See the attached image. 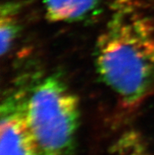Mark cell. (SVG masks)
Wrapping results in <instances>:
<instances>
[{"instance_id":"obj_2","label":"cell","mask_w":154,"mask_h":155,"mask_svg":"<svg viewBox=\"0 0 154 155\" xmlns=\"http://www.w3.org/2000/svg\"><path fill=\"white\" fill-rule=\"evenodd\" d=\"M25 113L40 155H69L80 121L79 101L63 79L51 75L26 94Z\"/></svg>"},{"instance_id":"obj_1","label":"cell","mask_w":154,"mask_h":155,"mask_svg":"<svg viewBox=\"0 0 154 155\" xmlns=\"http://www.w3.org/2000/svg\"><path fill=\"white\" fill-rule=\"evenodd\" d=\"M99 77L127 106L139 103L154 84V28L131 4L113 8L95 47Z\"/></svg>"},{"instance_id":"obj_5","label":"cell","mask_w":154,"mask_h":155,"mask_svg":"<svg viewBox=\"0 0 154 155\" xmlns=\"http://www.w3.org/2000/svg\"><path fill=\"white\" fill-rule=\"evenodd\" d=\"M18 7L13 3L2 5L0 12V52L4 56L10 51L19 33Z\"/></svg>"},{"instance_id":"obj_6","label":"cell","mask_w":154,"mask_h":155,"mask_svg":"<svg viewBox=\"0 0 154 155\" xmlns=\"http://www.w3.org/2000/svg\"><path fill=\"white\" fill-rule=\"evenodd\" d=\"M112 155H149L139 135L127 132L114 144Z\"/></svg>"},{"instance_id":"obj_3","label":"cell","mask_w":154,"mask_h":155,"mask_svg":"<svg viewBox=\"0 0 154 155\" xmlns=\"http://www.w3.org/2000/svg\"><path fill=\"white\" fill-rule=\"evenodd\" d=\"M25 95L13 92L0 107V155H40L28 125Z\"/></svg>"},{"instance_id":"obj_4","label":"cell","mask_w":154,"mask_h":155,"mask_svg":"<svg viewBox=\"0 0 154 155\" xmlns=\"http://www.w3.org/2000/svg\"><path fill=\"white\" fill-rule=\"evenodd\" d=\"M47 18L57 23H72L94 14L100 0H40Z\"/></svg>"}]
</instances>
